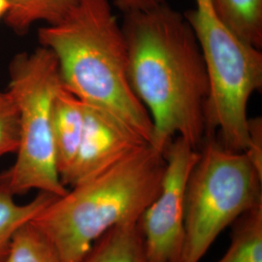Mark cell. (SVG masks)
Wrapping results in <instances>:
<instances>
[{
  "instance_id": "5",
  "label": "cell",
  "mask_w": 262,
  "mask_h": 262,
  "mask_svg": "<svg viewBox=\"0 0 262 262\" xmlns=\"http://www.w3.org/2000/svg\"><path fill=\"white\" fill-rule=\"evenodd\" d=\"M262 204V174L244 151L207 134L186 192L185 237L179 262H200L228 225Z\"/></svg>"
},
{
  "instance_id": "3",
  "label": "cell",
  "mask_w": 262,
  "mask_h": 262,
  "mask_svg": "<svg viewBox=\"0 0 262 262\" xmlns=\"http://www.w3.org/2000/svg\"><path fill=\"white\" fill-rule=\"evenodd\" d=\"M164 169L163 152L144 145L56 197L31 223L55 247L61 262H81L108 230L140 220L159 193Z\"/></svg>"
},
{
  "instance_id": "4",
  "label": "cell",
  "mask_w": 262,
  "mask_h": 262,
  "mask_svg": "<svg viewBox=\"0 0 262 262\" xmlns=\"http://www.w3.org/2000/svg\"><path fill=\"white\" fill-rule=\"evenodd\" d=\"M204 57L210 94L207 134L217 132L225 148L245 151L248 146V105L262 89L261 50L238 37L220 19L211 0H195L184 13Z\"/></svg>"
},
{
  "instance_id": "15",
  "label": "cell",
  "mask_w": 262,
  "mask_h": 262,
  "mask_svg": "<svg viewBox=\"0 0 262 262\" xmlns=\"http://www.w3.org/2000/svg\"><path fill=\"white\" fill-rule=\"evenodd\" d=\"M4 262H61L55 247L31 221L13 237Z\"/></svg>"
},
{
  "instance_id": "18",
  "label": "cell",
  "mask_w": 262,
  "mask_h": 262,
  "mask_svg": "<svg viewBox=\"0 0 262 262\" xmlns=\"http://www.w3.org/2000/svg\"><path fill=\"white\" fill-rule=\"evenodd\" d=\"M164 2V0H115V5L120 8L123 14L150 9Z\"/></svg>"
},
{
  "instance_id": "11",
  "label": "cell",
  "mask_w": 262,
  "mask_h": 262,
  "mask_svg": "<svg viewBox=\"0 0 262 262\" xmlns=\"http://www.w3.org/2000/svg\"><path fill=\"white\" fill-rule=\"evenodd\" d=\"M9 185L7 171L0 174V262L6 259L13 237L23 225L32 221L56 195L39 191L30 202L18 204Z\"/></svg>"
},
{
  "instance_id": "16",
  "label": "cell",
  "mask_w": 262,
  "mask_h": 262,
  "mask_svg": "<svg viewBox=\"0 0 262 262\" xmlns=\"http://www.w3.org/2000/svg\"><path fill=\"white\" fill-rule=\"evenodd\" d=\"M19 113L8 90H0V157L16 152L19 148Z\"/></svg>"
},
{
  "instance_id": "7",
  "label": "cell",
  "mask_w": 262,
  "mask_h": 262,
  "mask_svg": "<svg viewBox=\"0 0 262 262\" xmlns=\"http://www.w3.org/2000/svg\"><path fill=\"white\" fill-rule=\"evenodd\" d=\"M165 169L159 193L139 220L149 262H179L185 237L186 192L198 150L175 137L163 151Z\"/></svg>"
},
{
  "instance_id": "19",
  "label": "cell",
  "mask_w": 262,
  "mask_h": 262,
  "mask_svg": "<svg viewBox=\"0 0 262 262\" xmlns=\"http://www.w3.org/2000/svg\"><path fill=\"white\" fill-rule=\"evenodd\" d=\"M9 0H0V19H4L9 11Z\"/></svg>"
},
{
  "instance_id": "9",
  "label": "cell",
  "mask_w": 262,
  "mask_h": 262,
  "mask_svg": "<svg viewBox=\"0 0 262 262\" xmlns=\"http://www.w3.org/2000/svg\"><path fill=\"white\" fill-rule=\"evenodd\" d=\"M84 104L63 85L57 91L52 111V128L60 179L71 167L83 135Z\"/></svg>"
},
{
  "instance_id": "17",
  "label": "cell",
  "mask_w": 262,
  "mask_h": 262,
  "mask_svg": "<svg viewBox=\"0 0 262 262\" xmlns=\"http://www.w3.org/2000/svg\"><path fill=\"white\" fill-rule=\"evenodd\" d=\"M254 167L262 174V120L260 117L250 118L248 125V146L244 151Z\"/></svg>"
},
{
  "instance_id": "8",
  "label": "cell",
  "mask_w": 262,
  "mask_h": 262,
  "mask_svg": "<svg viewBox=\"0 0 262 262\" xmlns=\"http://www.w3.org/2000/svg\"><path fill=\"white\" fill-rule=\"evenodd\" d=\"M147 144L112 115L84 104L83 135L73 163L61 182L64 187H75Z\"/></svg>"
},
{
  "instance_id": "6",
  "label": "cell",
  "mask_w": 262,
  "mask_h": 262,
  "mask_svg": "<svg viewBox=\"0 0 262 262\" xmlns=\"http://www.w3.org/2000/svg\"><path fill=\"white\" fill-rule=\"evenodd\" d=\"M8 92L19 113V143L14 165L6 170L15 195L31 189L62 196L52 128L53 103L62 85L56 57L38 47L19 53L9 64Z\"/></svg>"
},
{
  "instance_id": "1",
  "label": "cell",
  "mask_w": 262,
  "mask_h": 262,
  "mask_svg": "<svg viewBox=\"0 0 262 262\" xmlns=\"http://www.w3.org/2000/svg\"><path fill=\"white\" fill-rule=\"evenodd\" d=\"M131 86L150 115V146L164 151L175 137L194 149L207 136L210 84L204 57L184 13L165 2L125 13Z\"/></svg>"
},
{
  "instance_id": "14",
  "label": "cell",
  "mask_w": 262,
  "mask_h": 262,
  "mask_svg": "<svg viewBox=\"0 0 262 262\" xmlns=\"http://www.w3.org/2000/svg\"><path fill=\"white\" fill-rule=\"evenodd\" d=\"M231 243L215 262H262V204L237 219Z\"/></svg>"
},
{
  "instance_id": "12",
  "label": "cell",
  "mask_w": 262,
  "mask_h": 262,
  "mask_svg": "<svg viewBox=\"0 0 262 262\" xmlns=\"http://www.w3.org/2000/svg\"><path fill=\"white\" fill-rule=\"evenodd\" d=\"M79 0H9L4 20L18 35H25L37 23L54 25L64 19Z\"/></svg>"
},
{
  "instance_id": "2",
  "label": "cell",
  "mask_w": 262,
  "mask_h": 262,
  "mask_svg": "<svg viewBox=\"0 0 262 262\" xmlns=\"http://www.w3.org/2000/svg\"><path fill=\"white\" fill-rule=\"evenodd\" d=\"M37 36L56 57L67 91L150 144L151 120L131 86L126 41L109 0H79L64 19L39 28Z\"/></svg>"
},
{
  "instance_id": "10",
  "label": "cell",
  "mask_w": 262,
  "mask_h": 262,
  "mask_svg": "<svg viewBox=\"0 0 262 262\" xmlns=\"http://www.w3.org/2000/svg\"><path fill=\"white\" fill-rule=\"evenodd\" d=\"M81 262H149L139 221L108 230L94 242Z\"/></svg>"
},
{
  "instance_id": "13",
  "label": "cell",
  "mask_w": 262,
  "mask_h": 262,
  "mask_svg": "<svg viewBox=\"0 0 262 262\" xmlns=\"http://www.w3.org/2000/svg\"><path fill=\"white\" fill-rule=\"evenodd\" d=\"M213 8L238 37L262 47V0H211Z\"/></svg>"
}]
</instances>
